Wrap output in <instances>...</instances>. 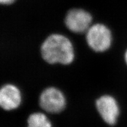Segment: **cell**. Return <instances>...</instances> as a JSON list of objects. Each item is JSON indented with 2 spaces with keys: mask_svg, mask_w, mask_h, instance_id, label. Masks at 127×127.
Listing matches in <instances>:
<instances>
[{
  "mask_svg": "<svg viewBox=\"0 0 127 127\" xmlns=\"http://www.w3.org/2000/svg\"><path fill=\"white\" fill-rule=\"evenodd\" d=\"M38 104L45 112L51 114L61 113L66 107L65 95L59 88L48 87L44 89L39 96Z\"/></svg>",
  "mask_w": 127,
  "mask_h": 127,
  "instance_id": "cell-3",
  "label": "cell"
},
{
  "mask_svg": "<svg viewBox=\"0 0 127 127\" xmlns=\"http://www.w3.org/2000/svg\"><path fill=\"white\" fill-rule=\"evenodd\" d=\"M85 40L93 51L104 52L108 50L112 45V32L104 24H94L85 32Z\"/></svg>",
  "mask_w": 127,
  "mask_h": 127,
  "instance_id": "cell-2",
  "label": "cell"
},
{
  "mask_svg": "<svg viewBox=\"0 0 127 127\" xmlns=\"http://www.w3.org/2000/svg\"><path fill=\"white\" fill-rule=\"evenodd\" d=\"M27 127H52V123L43 112H35L30 114L27 120Z\"/></svg>",
  "mask_w": 127,
  "mask_h": 127,
  "instance_id": "cell-7",
  "label": "cell"
},
{
  "mask_svg": "<svg viewBox=\"0 0 127 127\" xmlns=\"http://www.w3.org/2000/svg\"><path fill=\"white\" fill-rule=\"evenodd\" d=\"M124 62L127 66V49L125 50L124 52Z\"/></svg>",
  "mask_w": 127,
  "mask_h": 127,
  "instance_id": "cell-9",
  "label": "cell"
},
{
  "mask_svg": "<svg viewBox=\"0 0 127 127\" xmlns=\"http://www.w3.org/2000/svg\"><path fill=\"white\" fill-rule=\"evenodd\" d=\"M15 0H0V2L3 5H10L14 2Z\"/></svg>",
  "mask_w": 127,
  "mask_h": 127,
  "instance_id": "cell-8",
  "label": "cell"
},
{
  "mask_svg": "<svg viewBox=\"0 0 127 127\" xmlns=\"http://www.w3.org/2000/svg\"><path fill=\"white\" fill-rule=\"evenodd\" d=\"M95 105L99 117L106 124L114 126L118 122L120 108L112 95L104 94L95 100Z\"/></svg>",
  "mask_w": 127,
  "mask_h": 127,
  "instance_id": "cell-4",
  "label": "cell"
},
{
  "mask_svg": "<svg viewBox=\"0 0 127 127\" xmlns=\"http://www.w3.org/2000/svg\"><path fill=\"white\" fill-rule=\"evenodd\" d=\"M42 60L50 65H68L74 61L75 51L70 39L64 35L51 34L44 39L40 47Z\"/></svg>",
  "mask_w": 127,
  "mask_h": 127,
  "instance_id": "cell-1",
  "label": "cell"
},
{
  "mask_svg": "<svg viewBox=\"0 0 127 127\" xmlns=\"http://www.w3.org/2000/svg\"><path fill=\"white\" fill-rule=\"evenodd\" d=\"M22 101L21 93L18 87L6 84L0 89V107L6 111L17 109Z\"/></svg>",
  "mask_w": 127,
  "mask_h": 127,
  "instance_id": "cell-6",
  "label": "cell"
},
{
  "mask_svg": "<svg viewBox=\"0 0 127 127\" xmlns=\"http://www.w3.org/2000/svg\"><path fill=\"white\" fill-rule=\"evenodd\" d=\"M92 22L91 14L81 8H74L68 11L64 20L66 27L75 34L86 32L92 25Z\"/></svg>",
  "mask_w": 127,
  "mask_h": 127,
  "instance_id": "cell-5",
  "label": "cell"
}]
</instances>
